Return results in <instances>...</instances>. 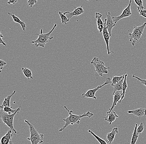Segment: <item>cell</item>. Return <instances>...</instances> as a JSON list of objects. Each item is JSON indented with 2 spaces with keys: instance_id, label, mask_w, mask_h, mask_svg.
Masks as SVG:
<instances>
[{
  "instance_id": "cell-5",
  "label": "cell",
  "mask_w": 146,
  "mask_h": 144,
  "mask_svg": "<svg viewBox=\"0 0 146 144\" xmlns=\"http://www.w3.org/2000/svg\"><path fill=\"white\" fill-rule=\"evenodd\" d=\"M22 102L21 103V104L19 107V109L15 113L11 114H9V113L3 112V113L2 114L1 117V119L2 121L3 122V123L6 125L7 126L9 127L10 129L12 130L14 136H16V135L18 134V133L15 130L14 128V118L15 115L17 114V113H18L21 110V105Z\"/></svg>"
},
{
  "instance_id": "cell-7",
  "label": "cell",
  "mask_w": 146,
  "mask_h": 144,
  "mask_svg": "<svg viewBox=\"0 0 146 144\" xmlns=\"http://www.w3.org/2000/svg\"><path fill=\"white\" fill-rule=\"evenodd\" d=\"M109 84H112V80L110 78H106V82L104 84L99 86L94 89L88 90L86 93L82 94V98H91L94 99H96L97 98L95 96L96 92L100 88H102L103 86H105L106 85Z\"/></svg>"
},
{
  "instance_id": "cell-31",
  "label": "cell",
  "mask_w": 146,
  "mask_h": 144,
  "mask_svg": "<svg viewBox=\"0 0 146 144\" xmlns=\"http://www.w3.org/2000/svg\"><path fill=\"white\" fill-rule=\"evenodd\" d=\"M132 77H133V78H135V79H137L138 80V82H139V81H140V82H141V84H142L144 85L145 86H146V79H140V78H139V77H137V76H135L134 75H132Z\"/></svg>"
},
{
  "instance_id": "cell-20",
  "label": "cell",
  "mask_w": 146,
  "mask_h": 144,
  "mask_svg": "<svg viewBox=\"0 0 146 144\" xmlns=\"http://www.w3.org/2000/svg\"><path fill=\"white\" fill-rule=\"evenodd\" d=\"M127 74H125V79H124V82L123 84V87H122V91H123V96L121 100H120L119 103H121L122 100L124 99L125 97V94H126L127 89Z\"/></svg>"
},
{
  "instance_id": "cell-35",
  "label": "cell",
  "mask_w": 146,
  "mask_h": 144,
  "mask_svg": "<svg viewBox=\"0 0 146 144\" xmlns=\"http://www.w3.org/2000/svg\"><path fill=\"white\" fill-rule=\"evenodd\" d=\"M18 1L16 0H9V1L7 2V3L9 4H15L17 3Z\"/></svg>"
},
{
  "instance_id": "cell-12",
  "label": "cell",
  "mask_w": 146,
  "mask_h": 144,
  "mask_svg": "<svg viewBox=\"0 0 146 144\" xmlns=\"http://www.w3.org/2000/svg\"><path fill=\"white\" fill-rule=\"evenodd\" d=\"M106 22L107 19H106L105 20L104 24V30H103V35L104 39L106 43V44L108 54V55H110L111 52H110L109 49V40L110 38V37H110V35L109 33L108 32L106 26Z\"/></svg>"
},
{
  "instance_id": "cell-15",
  "label": "cell",
  "mask_w": 146,
  "mask_h": 144,
  "mask_svg": "<svg viewBox=\"0 0 146 144\" xmlns=\"http://www.w3.org/2000/svg\"><path fill=\"white\" fill-rule=\"evenodd\" d=\"M13 135L12 130L9 129L7 133L1 139V144H9L11 141V138Z\"/></svg>"
},
{
  "instance_id": "cell-22",
  "label": "cell",
  "mask_w": 146,
  "mask_h": 144,
  "mask_svg": "<svg viewBox=\"0 0 146 144\" xmlns=\"http://www.w3.org/2000/svg\"><path fill=\"white\" fill-rule=\"evenodd\" d=\"M22 71L25 76L28 79H33V73L32 71L30 69L26 68V67H22Z\"/></svg>"
},
{
  "instance_id": "cell-27",
  "label": "cell",
  "mask_w": 146,
  "mask_h": 144,
  "mask_svg": "<svg viewBox=\"0 0 146 144\" xmlns=\"http://www.w3.org/2000/svg\"><path fill=\"white\" fill-rule=\"evenodd\" d=\"M19 109V107L18 108H17V109L13 110V109H12V108L5 107H4V108L3 109V112H5V113H9V114H11L15 113Z\"/></svg>"
},
{
  "instance_id": "cell-32",
  "label": "cell",
  "mask_w": 146,
  "mask_h": 144,
  "mask_svg": "<svg viewBox=\"0 0 146 144\" xmlns=\"http://www.w3.org/2000/svg\"><path fill=\"white\" fill-rule=\"evenodd\" d=\"M7 64V62L2 60H0V72H1L2 70L3 69V67Z\"/></svg>"
},
{
  "instance_id": "cell-18",
  "label": "cell",
  "mask_w": 146,
  "mask_h": 144,
  "mask_svg": "<svg viewBox=\"0 0 146 144\" xmlns=\"http://www.w3.org/2000/svg\"><path fill=\"white\" fill-rule=\"evenodd\" d=\"M15 93H16V91L15 90L11 94L8 96L6 98H5L4 101L3 102L2 104L0 106V108H1V110L3 109L4 107H5L12 108L11 106V98L15 94Z\"/></svg>"
},
{
  "instance_id": "cell-26",
  "label": "cell",
  "mask_w": 146,
  "mask_h": 144,
  "mask_svg": "<svg viewBox=\"0 0 146 144\" xmlns=\"http://www.w3.org/2000/svg\"><path fill=\"white\" fill-rule=\"evenodd\" d=\"M88 132H89V133H90L91 134L93 135L95 137L96 139L98 141V142L100 143V144H108V143H106L104 139L100 138L99 137H98V136L96 135L95 134L93 131H91V130H88Z\"/></svg>"
},
{
  "instance_id": "cell-13",
  "label": "cell",
  "mask_w": 146,
  "mask_h": 144,
  "mask_svg": "<svg viewBox=\"0 0 146 144\" xmlns=\"http://www.w3.org/2000/svg\"><path fill=\"white\" fill-rule=\"evenodd\" d=\"M102 15L101 13H99L98 12L96 13L95 17L96 19H97V24L98 29V31L99 33H103V30H104V23H103L101 18H102Z\"/></svg>"
},
{
  "instance_id": "cell-16",
  "label": "cell",
  "mask_w": 146,
  "mask_h": 144,
  "mask_svg": "<svg viewBox=\"0 0 146 144\" xmlns=\"http://www.w3.org/2000/svg\"><path fill=\"white\" fill-rule=\"evenodd\" d=\"M118 127H115L113 128L112 132L107 134V143L109 144H111L115 139L116 134H118Z\"/></svg>"
},
{
  "instance_id": "cell-24",
  "label": "cell",
  "mask_w": 146,
  "mask_h": 144,
  "mask_svg": "<svg viewBox=\"0 0 146 144\" xmlns=\"http://www.w3.org/2000/svg\"><path fill=\"white\" fill-rule=\"evenodd\" d=\"M125 74L123 75L120 76H113V79H112V84L111 86H113L114 85L117 83L119 82H120L121 80H123L125 78Z\"/></svg>"
},
{
  "instance_id": "cell-2",
  "label": "cell",
  "mask_w": 146,
  "mask_h": 144,
  "mask_svg": "<svg viewBox=\"0 0 146 144\" xmlns=\"http://www.w3.org/2000/svg\"><path fill=\"white\" fill-rule=\"evenodd\" d=\"M57 25L56 24H55L53 28L51 31L46 33H43L42 29H41L40 34H35L36 35H38V38L35 40L31 42V43L35 44L36 47H42L44 48L46 44L49 42V40L53 39V36H51V35L54 31L55 28L57 27Z\"/></svg>"
},
{
  "instance_id": "cell-28",
  "label": "cell",
  "mask_w": 146,
  "mask_h": 144,
  "mask_svg": "<svg viewBox=\"0 0 146 144\" xmlns=\"http://www.w3.org/2000/svg\"><path fill=\"white\" fill-rule=\"evenodd\" d=\"M144 129H145V126H144L143 123L141 122L140 125H139V126L137 127V133L138 135L141 134L142 132L144 131Z\"/></svg>"
},
{
  "instance_id": "cell-17",
  "label": "cell",
  "mask_w": 146,
  "mask_h": 144,
  "mask_svg": "<svg viewBox=\"0 0 146 144\" xmlns=\"http://www.w3.org/2000/svg\"><path fill=\"white\" fill-rule=\"evenodd\" d=\"M119 116L117 114L116 112L113 110L108 115L104 117V118H105V121L108 122L109 123L110 125H111L113 122Z\"/></svg>"
},
{
  "instance_id": "cell-29",
  "label": "cell",
  "mask_w": 146,
  "mask_h": 144,
  "mask_svg": "<svg viewBox=\"0 0 146 144\" xmlns=\"http://www.w3.org/2000/svg\"><path fill=\"white\" fill-rule=\"evenodd\" d=\"M134 2L138 5V7H139L141 9H145L143 5V1L142 0H135Z\"/></svg>"
},
{
  "instance_id": "cell-11",
  "label": "cell",
  "mask_w": 146,
  "mask_h": 144,
  "mask_svg": "<svg viewBox=\"0 0 146 144\" xmlns=\"http://www.w3.org/2000/svg\"><path fill=\"white\" fill-rule=\"evenodd\" d=\"M113 94L114 96L113 102L112 106L109 109V111L107 112V115H108L111 113L115 106L117 104V103L119 102L121 100L123 96V91H117Z\"/></svg>"
},
{
  "instance_id": "cell-4",
  "label": "cell",
  "mask_w": 146,
  "mask_h": 144,
  "mask_svg": "<svg viewBox=\"0 0 146 144\" xmlns=\"http://www.w3.org/2000/svg\"><path fill=\"white\" fill-rule=\"evenodd\" d=\"M25 122L29 125L31 133V136L27 138V140H30L32 144H39L43 143L44 135L39 134L33 125L27 120H25Z\"/></svg>"
},
{
  "instance_id": "cell-8",
  "label": "cell",
  "mask_w": 146,
  "mask_h": 144,
  "mask_svg": "<svg viewBox=\"0 0 146 144\" xmlns=\"http://www.w3.org/2000/svg\"><path fill=\"white\" fill-rule=\"evenodd\" d=\"M132 1H129V4L127 7L125 8L121 15L118 16H116V17H113V21L116 24L119 20L124 19L125 18H127L129 17L132 15L131 12V3H132Z\"/></svg>"
},
{
  "instance_id": "cell-1",
  "label": "cell",
  "mask_w": 146,
  "mask_h": 144,
  "mask_svg": "<svg viewBox=\"0 0 146 144\" xmlns=\"http://www.w3.org/2000/svg\"><path fill=\"white\" fill-rule=\"evenodd\" d=\"M64 108L68 112L69 116L66 117V118L63 119V121L65 122V124L62 128L59 129V132H62V131H63L70 125H73L75 124H79L81 119L83 117H88L89 118H91V117L94 115V114L91 113L90 111H88L86 113H84L82 115H77L74 114L73 113V111H72V110L69 111L68 108H67L66 107V106H64Z\"/></svg>"
},
{
  "instance_id": "cell-33",
  "label": "cell",
  "mask_w": 146,
  "mask_h": 144,
  "mask_svg": "<svg viewBox=\"0 0 146 144\" xmlns=\"http://www.w3.org/2000/svg\"><path fill=\"white\" fill-rule=\"evenodd\" d=\"M37 1L36 0H34V1H27L28 5L31 8H32L34 5H35L37 3Z\"/></svg>"
},
{
  "instance_id": "cell-10",
  "label": "cell",
  "mask_w": 146,
  "mask_h": 144,
  "mask_svg": "<svg viewBox=\"0 0 146 144\" xmlns=\"http://www.w3.org/2000/svg\"><path fill=\"white\" fill-rule=\"evenodd\" d=\"M105 13H106L107 17L106 26L107 29L110 35V37H111L113 28L116 24L113 21V17H111V13H110L108 12L107 13V12H106Z\"/></svg>"
},
{
  "instance_id": "cell-34",
  "label": "cell",
  "mask_w": 146,
  "mask_h": 144,
  "mask_svg": "<svg viewBox=\"0 0 146 144\" xmlns=\"http://www.w3.org/2000/svg\"><path fill=\"white\" fill-rule=\"evenodd\" d=\"M3 37V35L0 32V44H2L3 46H7V44H6V43H5L2 39V37Z\"/></svg>"
},
{
  "instance_id": "cell-6",
  "label": "cell",
  "mask_w": 146,
  "mask_h": 144,
  "mask_svg": "<svg viewBox=\"0 0 146 144\" xmlns=\"http://www.w3.org/2000/svg\"><path fill=\"white\" fill-rule=\"evenodd\" d=\"M146 22L140 26L134 27L132 33L129 34V42H132V46H134L137 42L141 39V35L144 36L143 34L144 29L145 28Z\"/></svg>"
},
{
  "instance_id": "cell-36",
  "label": "cell",
  "mask_w": 146,
  "mask_h": 144,
  "mask_svg": "<svg viewBox=\"0 0 146 144\" xmlns=\"http://www.w3.org/2000/svg\"><path fill=\"white\" fill-rule=\"evenodd\" d=\"M9 144H13V142H12V141H11V142H10V143H9Z\"/></svg>"
},
{
  "instance_id": "cell-25",
  "label": "cell",
  "mask_w": 146,
  "mask_h": 144,
  "mask_svg": "<svg viewBox=\"0 0 146 144\" xmlns=\"http://www.w3.org/2000/svg\"><path fill=\"white\" fill-rule=\"evenodd\" d=\"M58 13H59L60 18H61L62 23L63 24L66 25H67V23L69 22V19H68L67 17L65 15H64L63 13L59 11Z\"/></svg>"
},
{
  "instance_id": "cell-9",
  "label": "cell",
  "mask_w": 146,
  "mask_h": 144,
  "mask_svg": "<svg viewBox=\"0 0 146 144\" xmlns=\"http://www.w3.org/2000/svg\"><path fill=\"white\" fill-rule=\"evenodd\" d=\"M83 5L78 8H74V10L72 12L69 11H66L64 13V14L65 15L68 19H72L73 16H78L84 13V11L82 7Z\"/></svg>"
},
{
  "instance_id": "cell-14",
  "label": "cell",
  "mask_w": 146,
  "mask_h": 144,
  "mask_svg": "<svg viewBox=\"0 0 146 144\" xmlns=\"http://www.w3.org/2000/svg\"><path fill=\"white\" fill-rule=\"evenodd\" d=\"M127 113L129 114H133L136 116L141 117L146 115V109L140 108L135 110L128 111Z\"/></svg>"
},
{
  "instance_id": "cell-30",
  "label": "cell",
  "mask_w": 146,
  "mask_h": 144,
  "mask_svg": "<svg viewBox=\"0 0 146 144\" xmlns=\"http://www.w3.org/2000/svg\"><path fill=\"white\" fill-rule=\"evenodd\" d=\"M137 9L139 13V15L143 16L144 18H146V10L141 9L138 7H137Z\"/></svg>"
},
{
  "instance_id": "cell-3",
  "label": "cell",
  "mask_w": 146,
  "mask_h": 144,
  "mask_svg": "<svg viewBox=\"0 0 146 144\" xmlns=\"http://www.w3.org/2000/svg\"><path fill=\"white\" fill-rule=\"evenodd\" d=\"M95 68V76L96 79H99L100 76H102L104 74L108 73V70L110 69V67L105 66L104 63L103 61H100V59L97 57H94L91 62Z\"/></svg>"
},
{
  "instance_id": "cell-23",
  "label": "cell",
  "mask_w": 146,
  "mask_h": 144,
  "mask_svg": "<svg viewBox=\"0 0 146 144\" xmlns=\"http://www.w3.org/2000/svg\"><path fill=\"white\" fill-rule=\"evenodd\" d=\"M137 124H136L135 129L132 134V139H131V144H135L136 143L138 138L139 137V135L137 133Z\"/></svg>"
},
{
  "instance_id": "cell-19",
  "label": "cell",
  "mask_w": 146,
  "mask_h": 144,
  "mask_svg": "<svg viewBox=\"0 0 146 144\" xmlns=\"http://www.w3.org/2000/svg\"><path fill=\"white\" fill-rule=\"evenodd\" d=\"M8 14L11 16L13 19V21L15 23H16L21 25L23 31H25L26 28V25L24 22L21 21L20 19L18 17H17V16H16L13 13H10L9 12L8 13Z\"/></svg>"
},
{
  "instance_id": "cell-21",
  "label": "cell",
  "mask_w": 146,
  "mask_h": 144,
  "mask_svg": "<svg viewBox=\"0 0 146 144\" xmlns=\"http://www.w3.org/2000/svg\"><path fill=\"white\" fill-rule=\"evenodd\" d=\"M124 79L120 81V82H119L117 83L114 85L113 86V88L112 90V92H113V94L115 93L117 91H122V87H123V82H124Z\"/></svg>"
}]
</instances>
